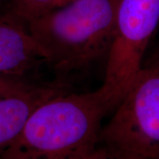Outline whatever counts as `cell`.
<instances>
[{
	"mask_svg": "<svg viewBox=\"0 0 159 159\" xmlns=\"http://www.w3.org/2000/svg\"><path fill=\"white\" fill-rule=\"evenodd\" d=\"M108 107L98 89L61 91L39 104L0 159H80L99 144Z\"/></svg>",
	"mask_w": 159,
	"mask_h": 159,
	"instance_id": "cell-1",
	"label": "cell"
},
{
	"mask_svg": "<svg viewBox=\"0 0 159 159\" xmlns=\"http://www.w3.org/2000/svg\"><path fill=\"white\" fill-rule=\"evenodd\" d=\"M120 0H72L26 24L57 71L82 70L107 57Z\"/></svg>",
	"mask_w": 159,
	"mask_h": 159,
	"instance_id": "cell-2",
	"label": "cell"
},
{
	"mask_svg": "<svg viewBox=\"0 0 159 159\" xmlns=\"http://www.w3.org/2000/svg\"><path fill=\"white\" fill-rule=\"evenodd\" d=\"M159 24V0H120L105 76L98 91L114 110L142 68L148 43Z\"/></svg>",
	"mask_w": 159,
	"mask_h": 159,
	"instance_id": "cell-3",
	"label": "cell"
},
{
	"mask_svg": "<svg viewBox=\"0 0 159 159\" xmlns=\"http://www.w3.org/2000/svg\"><path fill=\"white\" fill-rule=\"evenodd\" d=\"M99 143L159 159V68L141 69L101 128Z\"/></svg>",
	"mask_w": 159,
	"mask_h": 159,
	"instance_id": "cell-4",
	"label": "cell"
},
{
	"mask_svg": "<svg viewBox=\"0 0 159 159\" xmlns=\"http://www.w3.org/2000/svg\"><path fill=\"white\" fill-rule=\"evenodd\" d=\"M61 91L57 86L36 85L20 78L0 77V157L34 109Z\"/></svg>",
	"mask_w": 159,
	"mask_h": 159,
	"instance_id": "cell-5",
	"label": "cell"
},
{
	"mask_svg": "<svg viewBox=\"0 0 159 159\" xmlns=\"http://www.w3.org/2000/svg\"><path fill=\"white\" fill-rule=\"evenodd\" d=\"M40 61L44 54L26 24L11 12L0 13V77L22 79Z\"/></svg>",
	"mask_w": 159,
	"mask_h": 159,
	"instance_id": "cell-6",
	"label": "cell"
},
{
	"mask_svg": "<svg viewBox=\"0 0 159 159\" xmlns=\"http://www.w3.org/2000/svg\"><path fill=\"white\" fill-rule=\"evenodd\" d=\"M72 0H11V12L27 24L36 18L65 6Z\"/></svg>",
	"mask_w": 159,
	"mask_h": 159,
	"instance_id": "cell-7",
	"label": "cell"
},
{
	"mask_svg": "<svg viewBox=\"0 0 159 159\" xmlns=\"http://www.w3.org/2000/svg\"><path fill=\"white\" fill-rule=\"evenodd\" d=\"M80 159H146L139 155L126 151L124 149L115 148L102 144V146H97L92 149Z\"/></svg>",
	"mask_w": 159,
	"mask_h": 159,
	"instance_id": "cell-8",
	"label": "cell"
},
{
	"mask_svg": "<svg viewBox=\"0 0 159 159\" xmlns=\"http://www.w3.org/2000/svg\"><path fill=\"white\" fill-rule=\"evenodd\" d=\"M1 1H2V0H0V2H1Z\"/></svg>",
	"mask_w": 159,
	"mask_h": 159,
	"instance_id": "cell-9",
	"label": "cell"
}]
</instances>
